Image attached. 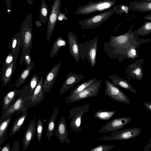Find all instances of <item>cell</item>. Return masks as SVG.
Returning a JSON list of instances; mask_svg holds the SVG:
<instances>
[{"label": "cell", "mask_w": 151, "mask_h": 151, "mask_svg": "<svg viewBox=\"0 0 151 151\" xmlns=\"http://www.w3.org/2000/svg\"><path fill=\"white\" fill-rule=\"evenodd\" d=\"M32 96L29 82L21 89V92L14 103L4 114L2 115L0 122L10 116L14 115L16 112L21 114L23 113L29 107Z\"/></svg>", "instance_id": "1"}, {"label": "cell", "mask_w": 151, "mask_h": 151, "mask_svg": "<svg viewBox=\"0 0 151 151\" xmlns=\"http://www.w3.org/2000/svg\"><path fill=\"white\" fill-rule=\"evenodd\" d=\"M31 14H28L18 32L22 51L21 55L30 52L32 46V17Z\"/></svg>", "instance_id": "2"}, {"label": "cell", "mask_w": 151, "mask_h": 151, "mask_svg": "<svg viewBox=\"0 0 151 151\" xmlns=\"http://www.w3.org/2000/svg\"><path fill=\"white\" fill-rule=\"evenodd\" d=\"M98 37L86 41L84 43L78 44L81 58L83 60L85 59L90 63L91 67L93 68L96 63V52Z\"/></svg>", "instance_id": "3"}, {"label": "cell", "mask_w": 151, "mask_h": 151, "mask_svg": "<svg viewBox=\"0 0 151 151\" xmlns=\"http://www.w3.org/2000/svg\"><path fill=\"white\" fill-rule=\"evenodd\" d=\"M116 2V0H104L97 2H91L79 7L75 13L84 15L101 12L111 8Z\"/></svg>", "instance_id": "4"}, {"label": "cell", "mask_w": 151, "mask_h": 151, "mask_svg": "<svg viewBox=\"0 0 151 151\" xmlns=\"http://www.w3.org/2000/svg\"><path fill=\"white\" fill-rule=\"evenodd\" d=\"M90 108L89 104L88 103L83 106L73 107L69 111V115L67 118L68 119H71L70 126L72 130L78 133L81 130L82 118Z\"/></svg>", "instance_id": "5"}, {"label": "cell", "mask_w": 151, "mask_h": 151, "mask_svg": "<svg viewBox=\"0 0 151 151\" xmlns=\"http://www.w3.org/2000/svg\"><path fill=\"white\" fill-rule=\"evenodd\" d=\"M142 131V129L139 128H133L116 131L113 132L108 136L99 137L98 139L101 141H106L126 140L137 137L139 135Z\"/></svg>", "instance_id": "6"}, {"label": "cell", "mask_w": 151, "mask_h": 151, "mask_svg": "<svg viewBox=\"0 0 151 151\" xmlns=\"http://www.w3.org/2000/svg\"><path fill=\"white\" fill-rule=\"evenodd\" d=\"M115 12V9L114 7L112 9L106 12L81 20L79 22V24L82 28L92 29L103 24Z\"/></svg>", "instance_id": "7"}, {"label": "cell", "mask_w": 151, "mask_h": 151, "mask_svg": "<svg viewBox=\"0 0 151 151\" xmlns=\"http://www.w3.org/2000/svg\"><path fill=\"white\" fill-rule=\"evenodd\" d=\"M106 87L104 89L105 94L114 101L124 103L130 104L131 101L127 95L117 86L110 81L105 80Z\"/></svg>", "instance_id": "8"}, {"label": "cell", "mask_w": 151, "mask_h": 151, "mask_svg": "<svg viewBox=\"0 0 151 151\" xmlns=\"http://www.w3.org/2000/svg\"><path fill=\"white\" fill-rule=\"evenodd\" d=\"M136 24L132 25L124 34L110 37L109 42L113 46L127 49L132 42L137 36L133 34L132 29Z\"/></svg>", "instance_id": "9"}, {"label": "cell", "mask_w": 151, "mask_h": 151, "mask_svg": "<svg viewBox=\"0 0 151 151\" xmlns=\"http://www.w3.org/2000/svg\"><path fill=\"white\" fill-rule=\"evenodd\" d=\"M61 2V0H54L53 4L51 5V10L47 22L46 40L49 42L54 30L55 24L60 12Z\"/></svg>", "instance_id": "10"}, {"label": "cell", "mask_w": 151, "mask_h": 151, "mask_svg": "<svg viewBox=\"0 0 151 151\" xmlns=\"http://www.w3.org/2000/svg\"><path fill=\"white\" fill-rule=\"evenodd\" d=\"M131 119L129 117L116 118L103 125L98 133H104L117 131L129 123Z\"/></svg>", "instance_id": "11"}, {"label": "cell", "mask_w": 151, "mask_h": 151, "mask_svg": "<svg viewBox=\"0 0 151 151\" xmlns=\"http://www.w3.org/2000/svg\"><path fill=\"white\" fill-rule=\"evenodd\" d=\"M101 80H100L95 82L88 88L80 92L67 103L70 104L98 95L101 87Z\"/></svg>", "instance_id": "12"}, {"label": "cell", "mask_w": 151, "mask_h": 151, "mask_svg": "<svg viewBox=\"0 0 151 151\" xmlns=\"http://www.w3.org/2000/svg\"><path fill=\"white\" fill-rule=\"evenodd\" d=\"M144 61L143 59H139L128 65L126 72L130 78L138 81L142 80L144 74L142 64Z\"/></svg>", "instance_id": "13"}, {"label": "cell", "mask_w": 151, "mask_h": 151, "mask_svg": "<svg viewBox=\"0 0 151 151\" xmlns=\"http://www.w3.org/2000/svg\"><path fill=\"white\" fill-rule=\"evenodd\" d=\"M104 50L110 58L118 59L119 61H122L127 58V49L114 47L109 42H103Z\"/></svg>", "instance_id": "14"}, {"label": "cell", "mask_w": 151, "mask_h": 151, "mask_svg": "<svg viewBox=\"0 0 151 151\" xmlns=\"http://www.w3.org/2000/svg\"><path fill=\"white\" fill-rule=\"evenodd\" d=\"M61 65V63L60 62L54 66L46 75L42 86L44 93L49 92L51 90L59 72Z\"/></svg>", "instance_id": "15"}, {"label": "cell", "mask_w": 151, "mask_h": 151, "mask_svg": "<svg viewBox=\"0 0 151 151\" xmlns=\"http://www.w3.org/2000/svg\"><path fill=\"white\" fill-rule=\"evenodd\" d=\"M55 135L61 143L66 142L70 146V141L68 136V131L65 118L61 116L59 120L57 128L54 131Z\"/></svg>", "instance_id": "16"}, {"label": "cell", "mask_w": 151, "mask_h": 151, "mask_svg": "<svg viewBox=\"0 0 151 151\" xmlns=\"http://www.w3.org/2000/svg\"><path fill=\"white\" fill-rule=\"evenodd\" d=\"M84 77L82 75L77 74L72 71H69L61 87L59 95L64 93L80 82Z\"/></svg>", "instance_id": "17"}, {"label": "cell", "mask_w": 151, "mask_h": 151, "mask_svg": "<svg viewBox=\"0 0 151 151\" xmlns=\"http://www.w3.org/2000/svg\"><path fill=\"white\" fill-rule=\"evenodd\" d=\"M68 42L71 55L77 63H79L81 57L79 52L78 41L76 35L68 31Z\"/></svg>", "instance_id": "18"}, {"label": "cell", "mask_w": 151, "mask_h": 151, "mask_svg": "<svg viewBox=\"0 0 151 151\" xmlns=\"http://www.w3.org/2000/svg\"><path fill=\"white\" fill-rule=\"evenodd\" d=\"M36 122L32 119L28 125L24 133L22 141L23 149L26 150L29 146L35 134Z\"/></svg>", "instance_id": "19"}, {"label": "cell", "mask_w": 151, "mask_h": 151, "mask_svg": "<svg viewBox=\"0 0 151 151\" xmlns=\"http://www.w3.org/2000/svg\"><path fill=\"white\" fill-rule=\"evenodd\" d=\"M21 91V89L15 88L4 95L2 105V115L4 114L9 107L14 103Z\"/></svg>", "instance_id": "20"}, {"label": "cell", "mask_w": 151, "mask_h": 151, "mask_svg": "<svg viewBox=\"0 0 151 151\" xmlns=\"http://www.w3.org/2000/svg\"><path fill=\"white\" fill-rule=\"evenodd\" d=\"M43 83V77L41 76L33 92L29 107H33L39 104L45 96L46 94L44 95L42 90Z\"/></svg>", "instance_id": "21"}, {"label": "cell", "mask_w": 151, "mask_h": 151, "mask_svg": "<svg viewBox=\"0 0 151 151\" xmlns=\"http://www.w3.org/2000/svg\"><path fill=\"white\" fill-rule=\"evenodd\" d=\"M129 9L134 11L141 12H151V1L137 0L129 3Z\"/></svg>", "instance_id": "22"}, {"label": "cell", "mask_w": 151, "mask_h": 151, "mask_svg": "<svg viewBox=\"0 0 151 151\" xmlns=\"http://www.w3.org/2000/svg\"><path fill=\"white\" fill-rule=\"evenodd\" d=\"M98 80V79L96 77H94L92 79H89L78 85L71 91L69 96L65 99L66 101L65 102L67 103L81 91L86 89L93 83Z\"/></svg>", "instance_id": "23"}, {"label": "cell", "mask_w": 151, "mask_h": 151, "mask_svg": "<svg viewBox=\"0 0 151 151\" xmlns=\"http://www.w3.org/2000/svg\"><path fill=\"white\" fill-rule=\"evenodd\" d=\"M108 77L111 80L114 84L134 93H137V91L130 83L123 78L113 74L110 75Z\"/></svg>", "instance_id": "24"}, {"label": "cell", "mask_w": 151, "mask_h": 151, "mask_svg": "<svg viewBox=\"0 0 151 151\" xmlns=\"http://www.w3.org/2000/svg\"><path fill=\"white\" fill-rule=\"evenodd\" d=\"M28 109L29 108H27L24 112L20 116L17 117L14 121L12 126L11 131L9 133V137H11L20 131L21 127L25 122Z\"/></svg>", "instance_id": "25"}, {"label": "cell", "mask_w": 151, "mask_h": 151, "mask_svg": "<svg viewBox=\"0 0 151 151\" xmlns=\"http://www.w3.org/2000/svg\"><path fill=\"white\" fill-rule=\"evenodd\" d=\"M59 111L57 107L54 109L53 113L48 120L46 135L49 141H51V137L53 134L55 128V121Z\"/></svg>", "instance_id": "26"}, {"label": "cell", "mask_w": 151, "mask_h": 151, "mask_svg": "<svg viewBox=\"0 0 151 151\" xmlns=\"http://www.w3.org/2000/svg\"><path fill=\"white\" fill-rule=\"evenodd\" d=\"M17 59H15L2 72L1 82L4 86H6L10 81L14 72L16 67Z\"/></svg>", "instance_id": "27"}, {"label": "cell", "mask_w": 151, "mask_h": 151, "mask_svg": "<svg viewBox=\"0 0 151 151\" xmlns=\"http://www.w3.org/2000/svg\"><path fill=\"white\" fill-rule=\"evenodd\" d=\"M35 65V64L34 63L32 62L29 65L27 66L23 70L16 81L15 84V86L16 87H20L24 83Z\"/></svg>", "instance_id": "28"}, {"label": "cell", "mask_w": 151, "mask_h": 151, "mask_svg": "<svg viewBox=\"0 0 151 151\" xmlns=\"http://www.w3.org/2000/svg\"><path fill=\"white\" fill-rule=\"evenodd\" d=\"M11 53L15 58H17L20 52L21 47L19 33H17L12 39Z\"/></svg>", "instance_id": "29"}, {"label": "cell", "mask_w": 151, "mask_h": 151, "mask_svg": "<svg viewBox=\"0 0 151 151\" xmlns=\"http://www.w3.org/2000/svg\"><path fill=\"white\" fill-rule=\"evenodd\" d=\"M116 112V111L114 110H99L94 114V117L102 120H108L114 115Z\"/></svg>", "instance_id": "30"}, {"label": "cell", "mask_w": 151, "mask_h": 151, "mask_svg": "<svg viewBox=\"0 0 151 151\" xmlns=\"http://www.w3.org/2000/svg\"><path fill=\"white\" fill-rule=\"evenodd\" d=\"M12 116H10L0 122V145L4 142L5 140L7 131Z\"/></svg>", "instance_id": "31"}, {"label": "cell", "mask_w": 151, "mask_h": 151, "mask_svg": "<svg viewBox=\"0 0 151 151\" xmlns=\"http://www.w3.org/2000/svg\"><path fill=\"white\" fill-rule=\"evenodd\" d=\"M66 42L61 36L59 37L53 43L50 53V57H54L58 53L60 48L62 46H65Z\"/></svg>", "instance_id": "32"}, {"label": "cell", "mask_w": 151, "mask_h": 151, "mask_svg": "<svg viewBox=\"0 0 151 151\" xmlns=\"http://www.w3.org/2000/svg\"><path fill=\"white\" fill-rule=\"evenodd\" d=\"M151 32V21H145L144 24L136 30L133 31L134 34L137 36H145Z\"/></svg>", "instance_id": "33"}, {"label": "cell", "mask_w": 151, "mask_h": 151, "mask_svg": "<svg viewBox=\"0 0 151 151\" xmlns=\"http://www.w3.org/2000/svg\"><path fill=\"white\" fill-rule=\"evenodd\" d=\"M48 7L44 0L42 1L39 13L40 21L44 24L47 21Z\"/></svg>", "instance_id": "34"}, {"label": "cell", "mask_w": 151, "mask_h": 151, "mask_svg": "<svg viewBox=\"0 0 151 151\" xmlns=\"http://www.w3.org/2000/svg\"><path fill=\"white\" fill-rule=\"evenodd\" d=\"M37 127V137L38 142H40L42 138L43 130V122L40 118L38 119Z\"/></svg>", "instance_id": "35"}, {"label": "cell", "mask_w": 151, "mask_h": 151, "mask_svg": "<svg viewBox=\"0 0 151 151\" xmlns=\"http://www.w3.org/2000/svg\"><path fill=\"white\" fill-rule=\"evenodd\" d=\"M11 52L9 53L7 55L5 61L3 65L1 70L3 72L6 68L10 65L15 59Z\"/></svg>", "instance_id": "36"}, {"label": "cell", "mask_w": 151, "mask_h": 151, "mask_svg": "<svg viewBox=\"0 0 151 151\" xmlns=\"http://www.w3.org/2000/svg\"><path fill=\"white\" fill-rule=\"evenodd\" d=\"M115 147L112 145H102L96 146L92 148L89 151H109Z\"/></svg>", "instance_id": "37"}, {"label": "cell", "mask_w": 151, "mask_h": 151, "mask_svg": "<svg viewBox=\"0 0 151 151\" xmlns=\"http://www.w3.org/2000/svg\"><path fill=\"white\" fill-rule=\"evenodd\" d=\"M39 80V77L34 74L29 82L31 93L33 95V92L37 86Z\"/></svg>", "instance_id": "38"}, {"label": "cell", "mask_w": 151, "mask_h": 151, "mask_svg": "<svg viewBox=\"0 0 151 151\" xmlns=\"http://www.w3.org/2000/svg\"><path fill=\"white\" fill-rule=\"evenodd\" d=\"M24 62L27 66L29 65L31 63V57L30 52H26L24 54L21 55L19 64L22 63Z\"/></svg>", "instance_id": "39"}, {"label": "cell", "mask_w": 151, "mask_h": 151, "mask_svg": "<svg viewBox=\"0 0 151 151\" xmlns=\"http://www.w3.org/2000/svg\"><path fill=\"white\" fill-rule=\"evenodd\" d=\"M116 10V12L118 14H121L123 12H127L129 9L128 6L119 5L114 7Z\"/></svg>", "instance_id": "40"}, {"label": "cell", "mask_w": 151, "mask_h": 151, "mask_svg": "<svg viewBox=\"0 0 151 151\" xmlns=\"http://www.w3.org/2000/svg\"><path fill=\"white\" fill-rule=\"evenodd\" d=\"M19 145V141L18 140H15L11 151H19L20 148Z\"/></svg>", "instance_id": "41"}, {"label": "cell", "mask_w": 151, "mask_h": 151, "mask_svg": "<svg viewBox=\"0 0 151 151\" xmlns=\"http://www.w3.org/2000/svg\"><path fill=\"white\" fill-rule=\"evenodd\" d=\"M0 150L1 151H11L10 144L9 143L4 145L3 147H0Z\"/></svg>", "instance_id": "42"}, {"label": "cell", "mask_w": 151, "mask_h": 151, "mask_svg": "<svg viewBox=\"0 0 151 151\" xmlns=\"http://www.w3.org/2000/svg\"><path fill=\"white\" fill-rule=\"evenodd\" d=\"M151 148V137L150 138L149 140L145 145L144 151H150V149Z\"/></svg>", "instance_id": "43"}, {"label": "cell", "mask_w": 151, "mask_h": 151, "mask_svg": "<svg viewBox=\"0 0 151 151\" xmlns=\"http://www.w3.org/2000/svg\"><path fill=\"white\" fill-rule=\"evenodd\" d=\"M143 104L148 110L151 111V102L144 103Z\"/></svg>", "instance_id": "44"}, {"label": "cell", "mask_w": 151, "mask_h": 151, "mask_svg": "<svg viewBox=\"0 0 151 151\" xmlns=\"http://www.w3.org/2000/svg\"><path fill=\"white\" fill-rule=\"evenodd\" d=\"M143 18L144 19L151 21V12L149 14L145 15Z\"/></svg>", "instance_id": "45"}, {"label": "cell", "mask_w": 151, "mask_h": 151, "mask_svg": "<svg viewBox=\"0 0 151 151\" xmlns=\"http://www.w3.org/2000/svg\"><path fill=\"white\" fill-rule=\"evenodd\" d=\"M65 16L60 12L59 14L58 17V19L59 20H62L63 19H65Z\"/></svg>", "instance_id": "46"}, {"label": "cell", "mask_w": 151, "mask_h": 151, "mask_svg": "<svg viewBox=\"0 0 151 151\" xmlns=\"http://www.w3.org/2000/svg\"><path fill=\"white\" fill-rule=\"evenodd\" d=\"M35 24L37 27H39L41 25V21H40L39 20L35 22Z\"/></svg>", "instance_id": "47"}, {"label": "cell", "mask_w": 151, "mask_h": 151, "mask_svg": "<svg viewBox=\"0 0 151 151\" xmlns=\"http://www.w3.org/2000/svg\"><path fill=\"white\" fill-rule=\"evenodd\" d=\"M145 0V1H151V0Z\"/></svg>", "instance_id": "48"}, {"label": "cell", "mask_w": 151, "mask_h": 151, "mask_svg": "<svg viewBox=\"0 0 151 151\" xmlns=\"http://www.w3.org/2000/svg\"><path fill=\"white\" fill-rule=\"evenodd\" d=\"M150 87H151V83L150 84Z\"/></svg>", "instance_id": "49"}]
</instances>
